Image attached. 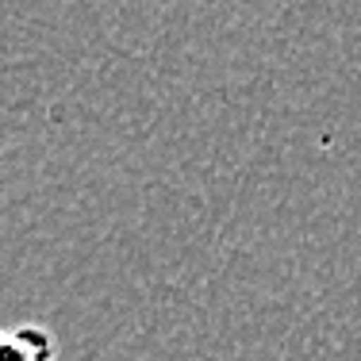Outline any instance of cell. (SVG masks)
Here are the masks:
<instances>
[{
  "label": "cell",
  "instance_id": "1",
  "mask_svg": "<svg viewBox=\"0 0 361 361\" xmlns=\"http://www.w3.org/2000/svg\"><path fill=\"white\" fill-rule=\"evenodd\" d=\"M0 361H58V338L39 323L0 326Z\"/></svg>",
  "mask_w": 361,
  "mask_h": 361
}]
</instances>
